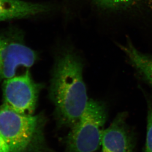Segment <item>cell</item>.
Returning <instances> with one entry per match:
<instances>
[{
    "instance_id": "obj_1",
    "label": "cell",
    "mask_w": 152,
    "mask_h": 152,
    "mask_svg": "<svg viewBox=\"0 0 152 152\" xmlns=\"http://www.w3.org/2000/svg\"><path fill=\"white\" fill-rule=\"evenodd\" d=\"M83 71L80 59L70 51L64 52L56 59L50 94L63 125L73 126L87 105L89 99Z\"/></svg>"
},
{
    "instance_id": "obj_5",
    "label": "cell",
    "mask_w": 152,
    "mask_h": 152,
    "mask_svg": "<svg viewBox=\"0 0 152 152\" xmlns=\"http://www.w3.org/2000/svg\"><path fill=\"white\" fill-rule=\"evenodd\" d=\"M37 59L36 52L24 43L0 36V79L16 76L19 68H30Z\"/></svg>"
},
{
    "instance_id": "obj_9",
    "label": "cell",
    "mask_w": 152,
    "mask_h": 152,
    "mask_svg": "<svg viewBox=\"0 0 152 152\" xmlns=\"http://www.w3.org/2000/svg\"><path fill=\"white\" fill-rule=\"evenodd\" d=\"M102 9L107 10H125L134 6L141 0H93Z\"/></svg>"
},
{
    "instance_id": "obj_12",
    "label": "cell",
    "mask_w": 152,
    "mask_h": 152,
    "mask_svg": "<svg viewBox=\"0 0 152 152\" xmlns=\"http://www.w3.org/2000/svg\"></svg>"
},
{
    "instance_id": "obj_3",
    "label": "cell",
    "mask_w": 152,
    "mask_h": 152,
    "mask_svg": "<svg viewBox=\"0 0 152 152\" xmlns=\"http://www.w3.org/2000/svg\"><path fill=\"white\" fill-rule=\"evenodd\" d=\"M107 109L103 102L89 99L84 111L72 127L66 152H94L101 146Z\"/></svg>"
},
{
    "instance_id": "obj_10",
    "label": "cell",
    "mask_w": 152,
    "mask_h": 152,
    "mask_svg": "<svg viewBox=\"0 0 152 152\" xmlns=\"http://www.w3.org/2000/svg\"><path fill=\"white\" fill-rule=\"evenodd\" d=\"M146 139L143 152H152V99H147Z\"/></svg>"
},
{
    "instance_id": "obj_6",
    "label": "cell",
    "mask_w": 152,
    "mask_h": 152,
    "mask_svg": "<svg viewBox=\"0 0 152 152\" xmlns=\"http://www.w3.org/2000/svg\"><path fill=\"white\" fill-rule=\"evenodd\" d=\"M128 114L119 113L110 125L103 129L101 146L102 152H134L136 140L127 123Z\"/></svg>"
},
{
    "instance_id": "obj_4",
    "label": "cell",
    "mask_w": 152,
    "mask_h": 152,
    "mask_svg": "<svg viewBox=\"0 0 152 152\" xmlns=\"http://www.w3.org/2000/svg\"><path fill=\"white\" fill-rule=\"evenodd\" d=\"M40 86L32 79L29 71L5 79L3 105L18 113L32 115L36 108Z\"/></svg>"
},
{
    "instance_id": "obj_8",
    "label": "cell",
    "mask_w": 152,
    "mask_h": 152,
    "mask_svg": "<svg viewBox=\"0 0 152 152\" xmlns=\"http://www.w3.org/2000/svg\"><path fill=\"white\" fill-rule=\"evenodd\" d=\"M120 48L142 79L152 88V55L138 50L129 40Z\"/></svg>"
},
{
    "instance_id": "obj_11",
    "label": "cell",
    "mask_w": 152,
    "mask_h": 152,
    "mask_svg": "<svg viewBox=\"0 0 152 152\" xmlns=\"http://www.w3.org/2000/svg\"><path fill=\"white\" fill-rule=\"evenodd\" d=\"M0 152H10L8 147L1 134H0Z\"/></svg>"
},
{
    "instance_id": "obj_7",
    "label": "cell",
    "mask_w": 152,
    "mask_h": 152,
    "mask_svg": "<svg viewBox=\"0 0 152 152\" xmlns=\"http://www.w3.org/2000/svg\"><path fill=\"white\" fill-rule=\"evenodd\" d=\"M47 4L23 0H0V22L20 19L46 13Z\"/></svg>"
},
{
    "instance_id": "obj_2",
    "label": "cell",
    "mask_w": 152,
    "mask_h": 152,
    "mask_svg": "<svg viewBox=\"0 0 152 152\" xmlns=\"http://www.w3.org/2000/svg\"><path fill=\"white\" fill-rule=\"evenodd\" d=\"M42 121L39 116L0 107V134L10 152H43Z\"/></svg>"
}]
</instances>
